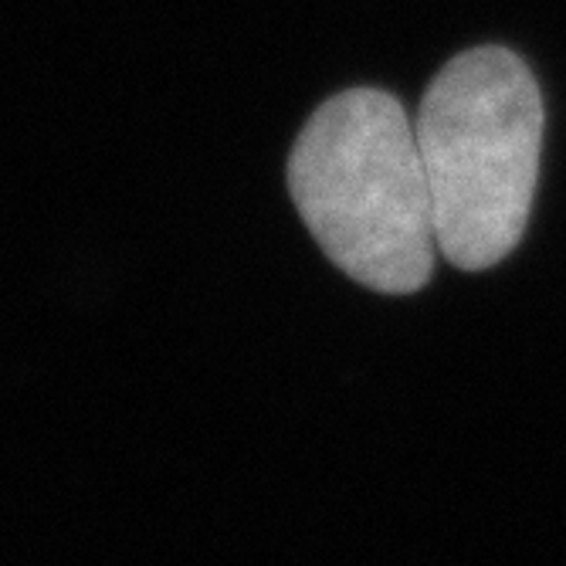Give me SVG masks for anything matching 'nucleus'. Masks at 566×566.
I'll return each mask as SVG.
<instances>
[{
    "label": "nucleus",
    "instance_id": "f257e3e1",
    "mask_svg": "<svg viewBox=\"0 0 566 566\" xmlns=\"http://www.w3.org/2000/svg\"><path fill=\"white\" fill-rule=\"evenodd\" d=\"M289 190L308 234L356 285L421 292L438 231L415 119L380 88H346L308 116L289 157Z\"/></svg>",
    "mask_w": 566,
    "mask_h": 566
},
{
    "label": "nucleus",
    "instance_id": "f03ea898",
    "mask_svg": "<svg viewBox=\"0 0 566 566\" xmlns=\"http://www.w3.org/2000/svg\"><path fill=\"white\" fill-rule=\"evenodd\" d=\"M543 95L509 48H472L428 85L415 119L438 251L461 272L495 269L520 248L543 149Z\"/></svg>",
    "mask_w": 566,
    "mask_h": 566
}]
</instances>
